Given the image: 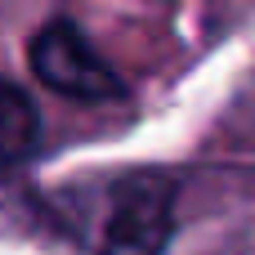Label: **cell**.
<instances>
[{
  "label": "cell",
  "instance_id": "6da1fadb",
  "mask_svg": "<svg viewBox=\"0 0 255 255\" xmlns=\"http://www.w3.org/2000/svg\"><path fill=\"white\" fill-rule=\"evenodd\" d=\"M175 229V188L161 175H134L112 184L99 220L103 255H161Z\"/></svg>",
  "mask_w": 255,
  "mask_h": 255
},
{
  "label": "cell",
  "instance_id": "7a4b0ae2",
  "mask_svg": "<svg viewBox=\"0 0 255 255\" xmlns=\"http://www.w3.org/2000/svg\"><path fill=\"white\" fill-rule=\"evenodd\" d=\"M31 72L49 90H58L67 99H81V103H108V99L126 94V85L112 72V63L67 18H54V22H45L31 36Z\"/></svg>",
  "mask_w": 255,
  "mask_h": 255
},
{
  "label": "cell",
  "instance_id": "3957f363",
  "mask_svg": "<svg viewBox=\"0 0 255 255\" xmlns=\"http://www.w3.org/2000/svg\"><path fill=\"white\" fill-rule=\"evenodd\" d=\"M40 143V112L31 94L13 81H0V170L27 161Z\"/></svg>",
  "mask_w": 255,
  "mask_h": 255
}]
</instances>
